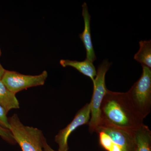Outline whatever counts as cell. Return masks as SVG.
<instances>
[{
  "instance_id": "6da1fadb",
  "label": "cell",
  "mask_w": 151,
  "mask_h": 151,
  "mask_svg": "<svg viewBox=\"0 0 151 151\" xmlns=\"http://www.w3.org/2000/svg\"><path fill=\"white\" fill-rule=\"evenodd\" d=\"M100 117V125L127 131H134L144 124V119L133 108L127 92L108 89L101 105Z\"/></svg>"
},
{
  "instance_id": "7a4b0ae2",
  "label": "cell",
  "mask_w": 151,
  "mask_h": 151,
  "mask_svg": "<svg viewBox=\"0 0 151 151\" xmlns=\"http://www.w3.org/2000/svg\"><path fill=\"white\" fill-rule=\"evenodd\" d=\"M10 129L14 139L22 151H44L47 140L41 130L24 125L17 114L9 118Z\"/></svg>"
},
{
  "instance_id": "3957f363",
  "label": "cell",
  "mask_w": 151,
  "mask_h": 151,
  "mask_svg": "<svg viewBox=\"0 0 151 151\" xmlns=\"http://www.w3.org/2000/svg\"><path fill=\"white\" fill-rule=\"evenodd\" d=\"M95 132L99 144L106 151H136L132 131L101 125Z\"/></svg>"
},
{
  "instance_id": "277c9868",
  "label": "cell",
  "mask_w": 151,
  "mask_h": 151,
  "mask_svg": "<svg viewBox=\"0 0 151 151\" xmlns=\"http://www.w3.org/2000/svg\"><path fill=\"white\" fill-rule=\"evenodd\" d=\"M140 78L127 92L133 108L143 119L150 113L151 109V69L142 65Z\"/></svg>"
},
{
  "instance_id": "5b68a950",
  "label": "cell",
  "mask_w": 151,
  "mask_h": 151,
  "mask_svg": "<svg viewBox=\"0 0 151 151\" xmlns=\"http://www.w3.org/2000/svg\"><path fill=\"white\" fill-rule=\"evenodd\" d=\"M111 64V63L105 59L98 66L97 75L93 83V94L90 102L91 116L88 124L89 131L91 134L95 132L101 123V106L108 90L105 85V75Z\"/></svg>"
},
{
  "instance_id": "8992f818",
  "label": "cell",
  "mask_w": 151,
  "mask_h": 151,
  "mask_svg": "<svg viewBox=\"0 0 151 151\" xmlns=\"http://www.w3.org/2000/svg\"><path fill=\"white\" fill-rule=\"evenodd\" d=\"M48 76L46 70L37 75H24L14 71L6 70L1 81L15 94L30 87L42 86Z\"/></svg>"
},
{
  "instance_id": "52a82bcc",
  "label": "cell",
  "mask_w": 151,
  "mask_h": 151,
  "mask_svg": "<svg viewBox=\"0 0 151 151\" xmlns=\"http://www.w3.org/2000/svg\"><path fill=\"white\" fill-rule=\"evenodd\" d=\"M91 116V104L88 103L76 113L72 122L65 128L60 130L55 137L58 145V151L68 150V138L70 134L78 127L89 124Z\"/></svg>"
},
{
  "instance_id": "ba28073f",
  "label": "cell",
  "mask_w": 151,
  "mask_h": 151,
  "mask_svg": "<svg viewBox=\"0 0 151 151\" xmlns=\"http://www.w3.org/2000/svg\"><path fill=\"white\" fill-rule=\"evenodd\" d=\"M82 15L84 20V30L82 33L79 35V37L84 45L86 50V59L93 63L97 59L91 37L90 20L91 16L88 11V6L86 2L82 5Z\"/></svg>"
},
{
  "instance_id": "9c48e42d",
  "label": "cell",
  "mask_w": 151,
  "mask_h": 151,
  "mask_svg": "<svg viewBox=\"0 0 151 151\" xmlns=\"http://www.w3.org/2000/svg\"><path fill=\"white\" fill-rule=\"evenodd\" d=\"M136 151H151V132L143 124L132 131Z\"/></svg>"
},
{
  "instance_id": "30bf717a",
  "label": "cell",
  "mask_w": 151,
  "mask_h": 151,
  "mask_svg": "<svg viewBox=\"0 0 151 151\" xmlns=\"http://www.w3.org/2000/svg\"><path fill=\"white\" fill-rule=\"evenodd\" d=\"M60 63L63 67L70 66L75 68L80 73L89 77L92 80V83L97 75V71L93 65V63L87 59L84 61H78L68 59H61Z\"/></svg>"
},
{
  "instance_id": "8fae6325",
  "label": "cell",
  "mask_w": 151,
  "mask_h": 151,
  "mask_svg": "<svg viewBox=\"0 0 151 151\" xmlns=\"http://www.w3.org/2000/svg\"><path fill=\"white\" fill-rule=\"evenodd\" d=\"M0 105L7 113L12 109L19 108V103L16 94L11 92L0 80Z\"/></svg>"
},
{
  "instance_id": "7c38bea8",
  "label": "cell",
  "mask_w": 151,
  "mask_h": 151,
  "mask_svg": "<svg viewBox=\"0 0 151 151\" xmlns=\"http://www.w3.org/2000/svg\"><path fill=\"white\" fill-rule=\"evenodd\" d=\"M139 49L135 54L134 59L142 64L151 68V41L141 40L139 42Z\"/></svg>"
},
{
  "instance_id": "4fadbf2b",
  "label": "cell",
  "mask_w": 151,
  "mask_h": 151,
  "mask_svg": "<svg viewBox=\"0 0 151 151\" xmlns=\"http://www.w3.org/2000/svg\"><path fill=\"white\" fill-rule=\"evenodd\" d=\"M0 137L4 140L12 145L16 144V142L14 139L13 136L10 130L0 127Z\"/></svg>"
},
{
  "instance_id": "5bb4252c",
  "label": "cell",
  "mask_w": 151,
  "mask_h": 151,
  "mask_svg": "<svg viewBox=\"0 0 151 151\" xmlns=\"http://www.w3.org/2000/svg\"><path fill=\"white\" fill-rule=\"evenodd\" d=\"M7 112L0 105V127L10 130L9 118L7 117Z\"/></svg>"
},
{
  "instance_id": "9a60e30c",
  "label": "cell",
  "mask_w": 151,
  "mask_h": 151,
  "mask_svg": "<svg viewBox=\"0 0 151 151\" xmlns=\"http://www.w3.org/2000/svg\"><path fill=\"white\" fill-rule=\"evenodd\" d=\"M43 149L44 151H58L55 150L53 149L49 145L47 141L44 145Z\"/></svg>"
},
{
  "instance_id": "2e32d148",
  "label": "cell",
  "mask_w": 151,
  "mask_h": 151,
  "mask_svg": "<svg viewBox=\"0 0 151 151\" xmlns=\"http://www.w3.org/2000/svg\"><path fill=\"white\" fill-rule=\"evenodd\" d=\"M6 70L4 68L1 64L0 63V80H1Z\"/></svg>"
},
{
  "instance_id": "e0dca14e",
  "label": "cell",
  "mask_w": 151,
  "mask_h": 151,
  "mask_svg": "<svg viewBox=\"0 0 151 151\" xmlns=\"http://www.w3.org/2000/svg\"><path fill=\"white\" fill-rule=\"evenodd\" d=\"M1 55V48H0V57Z\"/></svg>"
}]
</instances>
